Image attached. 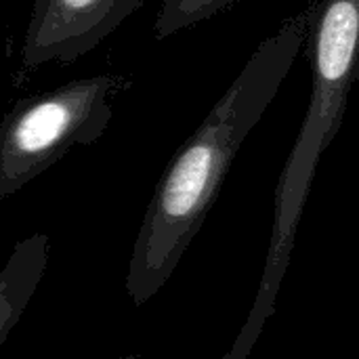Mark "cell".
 I'll use <instances>...</instances> for the list:
<instances>
[{"instance_id": "1", "label": "cell", "mask_w": 359, "mask_h": 359, "mask_svg": "<svg viewBox=\"0 0 359 359\" xmlns=\"http://www.w3.org/2000/svg\"><path fill=\"white\" fill-rule=\"evenodd\" d=\"M313 4L267 36L202 124L177 149L147 204L124 288L137 307L156 297L202 229L236 154L276 99L305 46Z\"/></svg>"}, {"instance_id": "2", "label": "cell", "mask_w": 359, "mask_h": 359, "mask_svg": "<svg viewBox=\"0 0 359 359\" xmlns=\"http://www.w3.org/2000/svg\"><path fill=\"white\" fill-rule=\"evenodd\" d=\"M359 0H320L307 34L311 63L309 107L282 170L276 191V221L263 280L248 320L223 359H246L265 322L273 313L284 273L290 263L294 236L305 208L313 172L343 122L355 76Z\"/></svg>"}, {"instance_id": "3", "label": "cell", "mask_w": 359, "mask_h": 359, "mask_svg": "<svg viewBox=\"0 0 359 359\" xmlns=\"http://www.w3.org/2000/svg\"><path fill=\"white\" fill-rule=\"evenodd\" d=\"M126 76L103 74L29 95L0 122V202L48 170L76 145L95 143L111 122Z\"/></svg>"}, {"instance_id": "4", "label": "cell", "mask_w": 359, "mask_h": 359, "mask_svg": "<svg viewBox=\"0 0 359 359\" xmlns=\"http://www.w3.org/2000/svg\"><path fill=\"white\" fill-rule=\"evenodd\" d=\"M111 0H36L21 46V74L72 63L103 40Z\"/></svg>"}, {"instance_id": "5", "label": "cell", "mask_w": 359, "mask_h": 359, "mask_svg": "<svg viewBox=\"0 0 359 359\" xmlns=\"http://www.w3.org/2000/svg\"><path fill=\"white\" fill-rule=\"evenodd\" d=\"M48 250V236L34 233L13 246L4 267L0 269V347L6 343L44 278Z\"/></svg>"}, {"instance_id": "6", "label": "cell", "mask_w": 359, "mask_h": 359, "mask_svg": "<svg viewBox=\"0 0 359 359\" xmlns=\"http://www.w3.org/2000/svg\"><path fill=\"white\" fill-rule=\"evenodd\" d=\"M240 0H164L158 21L154 25L156 38L164 40L181 29L215 17Z\"/></svg>"}, {"instance_id": "7", "label": "cell", "mask_w": 359, "mask_h": 359, "mask_svg": "<svg viewBox=\"0 0 359 359\" xmlns=\"http://www.w3.org/2000/svg\"><path fill=\"white\" fill-rule=\"evenodd\" d=\"M145 0H111V8L105 17V23H103V38H107L111 32L118 29V25L128 19Z\"/></svg>"}, {"instance_id": "8", "label": "cell", "mask_w": 359, "mask_h": 359, "mask_svg": "<svg viewBox=\"0 0 359 359\" xmlns=\"http://www.w3.org/2000/svg\"><path fill=\"white\" fill-rule=\"evenodd\" d=\"M116 359H141V358H139V355H135V353H133V355H122V358H116Z\"/></svg>"}]
</instances>
